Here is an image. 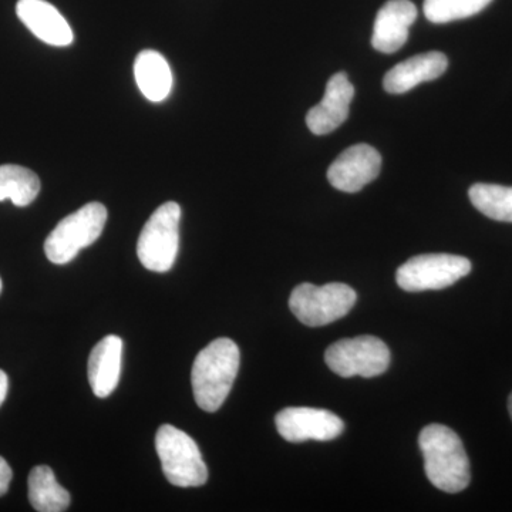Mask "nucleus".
Returning a JSON list of instances; mask_svg holds the SVG:
<instances>
[{
    "instance_id": "obj_21",
    "label": "nucleus",
    "mask_w": 512,
    "mask_h": 512,
    "mask_svg": "<svg viewBox=\"0 0 512 512\" xmlns=\"http://www.w3.org/2000/svg\"><path fill=\"white\" fill-rule=\"evenodd\" d=\"M13 473L8 461L0 457V497L8 493L10 481H12Z\"/></svg>"
},
{
    "instance_id": "obj_17",
    "label": "nucleus",
    "mask_w": 512,
    "mask_h": 512,
    "mask_svg": "<svg viewBox=\"0 0 512 512\" xmlns=\"http://www.w3.org/2000/svg\"><path fill=\"white\" fill-rule=\"evenodd\" d=\"M29 501L39 512H63L69 508L70 494L57 483L47 466H37L29 474Z\"/></svg>"
},
{
    "instance_id": "obj_3",
    "label": "nucleus",
    "mask_w": 512,
    "mask_h": 512,
    "mask_svg": "<svg viewBox=\"0 0 512 512\" xmlns=\"http://www.w3.org/2000/svg\"><path fill=\"white\" fill-rule=\"evenodd\" d=\"M106 221L107 210L100 202H90L67 215L46 239L47 259L56 265L69 264L82 249L90 247L100 238Z\"/></svg>"
},
{
    "instance_id": "obj_19",
    "label": "nucleus",
    "mask_w": 512,
    "mask_h": 512,
    "mask_svg": "<svg viewBox=\"0 0 512 512\" xmlns=\"http://www.w3.org/2000/svg\"><path fill=\"white\" fill-rule=\"evenodd\" d=\"M471 204L494 221L512 222V187L474 184L468 191Z\"/></svg>"
},
{
    "instance_id": "obj_8",
    "label": "nucleus",
    "mask_w": 512,
    "mask_h": 512,
    "mask_svg": "<svg viewBox=\"0 0 512 512\" xmlns=\"http://www.w3.org/2000/svg\"><path fill=\"white\" fill-rule=\"evenodd\" d=\"M326 365L342 377H376L390 365V350L376 336H357L330 345L325 353Z\"/></svg>"
},
{
    "instance_id": "obj_16",
    "label": "nucleus",
    "mask_w": 512,
    "mask_h": 512,
    "mask_svg": "<svg viewBox=\"0 0 512 512\" xmlns=\"http://www.w3.org/2000/svg\"><path fill=\"white\" fill-rule=\"evenodd\" d=\"M134 77L138 89L146 99L160 103L167 99L173 89V73L170 64L154 50H143L134 63Z\"/></svg>"
},
{
    "instance_id": "obj_5",
    "label": "nucleus",
    "mask_w": 512,
    "mask_h": 512,
    "mask_svg": "<svg viewBox=\"0 0 512 512\" xmlns=\"http://www.w3.org/2000/svg\"><path fill=\"white\" fill-rule=\"evenodd\" d=\"M181 207L177 202H165L144 225L138 238L137 255L148 271H170L180 248Z\"/></svg>"
},
{
    "instance_id": "obj_11",
    "label": "nucleus",
    "mask_w": 512,
    "mask_h": 512,
    "mask_svg": "<svg viewBox=\"0 0 512 512\" xmlns=\"http://www.w3.org/2000/svg\"><path fill=\"white\" fill-rule=\"evenodd\" d=\"M355 97V87L348 74L336 73L326 86L322 101L309 110L306 124L316 136H325L342 126L349 117L350 103Z\"/></svg>"
},
{
    "instance_id": "obj_1",
    "label": "nucleus",
    "mask_w": 512,
    "mask_h": 512,
    "mask_svg": "<svg viewBox=\"0 0 512 512\" xmlns=\"http://www.w3.org/2000/svg\"><path fill=\"white\" fill-rule=\"evenodd\" d=\"M241 353L234 340L220 338L195 357L191 370L192 392L198 407L215 413L227 400L238 376Z\"/></svg>"
},
{
    "instance_id": "obj_2",
    "label": "nucleus",
    "mask_w": 512,
    "mask_h": 512,
    "mask_svg": "<svg viewBox=\"0 0 512 512\" xmlns=\"http://www.w3.org/2000/svg\"><path fill=\"white\" fill-rule=\"evenodd\" d=\"M424 470L434 487L448 494L460 493L470 484V461L463 441L450 427L429 424L419 437Z\"/></svg>"
},
{
    "instance_id": "obj_18",
    "label": "nucleus",
    "mask_w": 512,
    "mask_h": 512,
    "mask_svg": "<svg viewBox=\"0 0 512 512\" xmlns=\"http://www.w3.org/2000/svg\"><path fill=\"white\" fill-rule=\"evenodd\" d=\"M40 192L39 177L20 165H0V202L10 200L16 207H28Z\"/></svg>"
},
{
    "instance_id": "obj_10",
    "label": "nucleus",
    "mask_w": 512,
    "mask_h": 512,
    "mask_svg": "<svg viewBox=\"0 0 512 512\" xmlns=\"http://www.w3.org/2000/svg\"><path fill=\"white\" fill-rule=\"evenodd\" d=\"M382 168V156L376 148L367 144L349 147L328 170L329 183L336 190L357 192L376 180Z\"/></svg>"
},
{
    "instance_id": "obj_6",
    "label": "nucleus",
    "mask_w": 512,
    "mask_h": 512,
    "mask_svg": "<svg viewBox=\"0 0 512 512\" xmlns=\"http://www.w3.org/2000/svg\"><path fill=\"white\" fill-rule=\"evenodd\" d=\"M357 301L356 292L349 285L326 284L296 286L289 298V308L303 325L318 328L345 318Z\"/></svg>"
},
{
    "instance_id": "obj_4",
    "label": "nucleus",
    "mask_w": 512,
    "mask_h": 512,
    "mask_svg": "<svg viewBox=\"0 0 512 512\" xmlns=\"http://www.w3.org/2000/svg\"><path fill=\"white\" fill-rule=\"evenodd\" d=\"M156 450L170 484L188 488L207 483L208 468L200 448L183 430L163 424L157 431Z\"/></svg>"
},
{
    "instance_id": "obj_24",
    "label": "nucleus",
    "mask_w": 512,
    "mask_h": 512,
    "mask_svg": "<svg viewBox=\"0 0 512 512\" xmlns=\"http://www.w3.org/2000/svg\"><path fill=\"white\" fill-rule=\"evenodd\" d=\"M0 292H2V279H0Z\"/></svg>"
},
{
    "instance_id": "obj_9",
    "label": "nucleus",
    "mask_w": 512,
    "mask_h": 512,
    "mask_svg": "<svg viewBox=\"0 0 512 512\" xmlns=\"http://www.w3.org/2000/svg\"><path fill=\"white\" fill-rule=\"evenodd\" d=\"M276 429L289 443L338 439L345 424L329 410L312 407H288L276 414Z\"/></svg>"
},
{
    "instance_id": "obj_15",
    "label": "nucleus",
    "mask_w": 512,
    "mask_h": 512,
    "mask_svg": "<svg viewBox=\"0 0 512 512\" xmlns=\"http://www.w3.org/2000/svg\"><path fill=\"white\" fill-rule=\"evenodd\" d=\"M121 362H123V340L116 335L101 339L94 346L89 357L90 386L100 399H106L120 382Z\"/></svg>"
},
{
    "instance_id": "obj_20",
    "label": "nucleus",
    "mask_w": 512,
    "mask_h": 512,
    "mask_svg": "<svg viewBox=\"0 0 512 512\" xmlns=\"http://www.w3.org/2000/svg\"><path fill=\"white\" fill-rule=\"evenodd\" d=\"M493 0H424V15L431 23L467 19L487 8Z\"/></svg>"
},
{
    "instance_id": "obj_14",
    "label": "nucleus",
    "mask_w": 512,
    "mask_h": 512,
    "mask_svg": "<svg viewBox=\"0 0 512 512\" xmlns=\"http://www.w3.org/2000/svg\"><path fill=\"white\" fill-rule=\"evenodd\" d=\"M447 66V57L440 52H429L410 57V59L396 64L386 73L383 79L384 90L390 94L409 92L420 83L439 79L446 73Z\"/></svg>"
},
{
    "instance_id": "obj_23",
    "label": "nucleus",
    "mask_w": 512,
    "mask_h": 512,
    "mask_svg": "<svg viewBox=\"0 0 512 512\" xmlns=\"http://www.w3.org/2000/svg\"><path fill=\"white\" fill-rule=\"evenodd\" d=\"M508 410H510L511 419H512V393L510 399H508Z\"/></svg>"
},
{
    "instance_id": "obj_22",
    "label": "nucleus",
    "mask_w": 512,
    "mask_h": 512,
    "mask_svg": "<svg viewBox=\"0 0 512 512\" xmlns=\"http://www.w3.org/2000/svg\"><path fill=\"white\" fill-rule=\"evenodd\" d=\"M8 390L9 377L5 372H3V370H0V406L5 402L6 396H8Z\"/></svg>"
},
{
    "instance_id": "obj_13",
    "label": "nucleus",
    "mask_w": 512,
    "mask_h": 512,
    "mask_svg": "<svg viewBox=\"0 0 512 512\" xmlns=\"http://www.w3.org/2000/svg\"><path fill=\"white\" fill-rule=\"evenodd\" d=\"M18 18L42 42L50 46L66 47L73 43V30L62 13L46 0H19Z\"/></svg>"
},
{
    "instance_id": "obj_7",
    "label": "nucleus",
    "mask_w": 512,
    "mask_h": 512,
    "mask_svg": "<svg viewBox=\"0 0 512 512\" xmlns=\"http://www.w3.org/2000/svg\"><path fill=\"white\" fill-rule=\"evenodd\" d=\"M471 272V262L460 255L426 254L409 259L397 269L396 282L403 291H439Z\"/></svg>"
},
{
    "instance_id": "obj_12",
    "label": "nucleus",
    "mask_w": 512,
    "mask_h": 512,
    "mask_svg": "<svg viewBox=\"0 0 512 512\" xmlns=\"http://www.w3.org/2000/svg\"><path fill=\"white\" fill-rule=\"evenodd\" d=\"M416 6L410 0H389L377 13L372 46L379 52L396 53L409 39L410 26L416 22Z\"/></svg>"
}]
</instances>
